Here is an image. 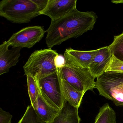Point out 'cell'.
Wrapping results in <instances>:
<instances>
[{"instance_id": "cell-1", "label": "cell", "mask_w": 123, "mask_h": 123, "mask_svg": "<svg viewBox=\"0 0 123 123\" xmlns=\"http://www.w3.org/2000/svg\"><path fill=\"white\" fill-rule=\"evenodd\" d=\"M97 18L94 12H81L76 9L60 19L51 21L46 31L47 47L51 49L69 39L77 38L92 30Z\"/></svg>"}, {"instance_id": "cell-2", "label": "cell", "mask_w": 123, "mask_h": 123, "mask_svg": "<svg viewBox=\"0 0 123 123\" xmlns=\"http://www.w3.org/2000/svg\"><path fill=\"white\" fill-rule=\"evenodd\" d=\"M40 9L33 0H3L0 16L12 23H27L40 15Z\"/></svg>"}, {"instance_id": "cell-3", "label": "cell", "mask_w": 123, "mask_h": 123, "mask_svg": "<svg viewBox=\"0 0 123 123\" xmlns=\"http://www.w3.org/2000/svg\"><path fill=\"white\" fill-rule=\"evenodd\" d=\"M59 55L51 49L34 52L23 67L25 75L30 74L37 81L57 72L55 59Z\"/></svg>"}, {"instance_id": "cell-4", "label": "cell", "mask_w": 123, "mask_h": 123, "mask_svg": "<svg viewBox=\"0 0 123 123\" xmlns=\"http://www.w3.org/2000/svg\"><path fill=\"white\" fill-rule=\"evenodd\" d=\"M95 88L100 95L111 100L117 106H123V73H104L97 78Z\"/></svg>"}, {"instance_id": "cell-5", "label": "cell", "mask_w": 123, "mask_h": 123, "mask_svg": "<svg viewBox=\"0 0 123 123\" xmlns=\"http://www.w3.org/2000/svg\"><path fill=\"white\" fill-rule=\"evenodd\" d=\"M60 71L64 80L85 93L88 90L93 91L95 88V78L88 69L74 67L65 64L60 68Z\"/></svg>"}, {"instance_id": "cell-6", "label": "cell", "mask_w": 123, "mask_h": 123, "mask_svg": "<svg viewBox=\"0 0 123 123\" xmlns=\"http://www.w3.org/2000/svg\"><path fill=\"white\" fill-rule=\"evenodd\" d=\"M37 81L41 93L47 102L60 111L65 100L62 92L57 72Z\"/></svg>"}, {"instance_id": "cell-7", "label": "cell", "mask_w": 123, "mask_h": 123, "mask_svg": "<svg viewBox=\"0 0 123 123\" xmlns=\"http://www.w3.org/2000/svg\"><path fill=\"white\" fill-rule=\"evenodd\" d=\"M46 31L42 26H29L13 34L7 42L13 48L33 47L43 37Z\"/></svg>"}, {"instance_id": "cell-8", "label": "cell", "mask_w": 123, "mask_h": 123, "mask_svg": "<svg viewBox=\"0 0 123 123\" xmlns=\"http://www.w3.org/2000/svg\"><path fill=\"white\" fill-rule=\"evenodd\" d=\"M77 0H48L40 15L47 16L51 21L60 19L77 9Z\"/></svg>"}, {"instance_id": "cell-9", "label": "cell", "mask_w": 123, "mask_h": 123, "mask_svg": "<svg viewBox=\"0 0 123 123\" xmlns=\"http://www.w3.org/2000/svg\"><path fill=\"white\" fill-rule=\"evenodd\" d=\"M98 49L92 51H78L66 49L64 56L67 64L74 67L88 69L89 65L98 53Z\"/></svg>"}, {"instance_id": "cell-10", "label": "cell", "mask_w": 123, "mask_h": 123, "mask_svg": "<svg viewBox=\"0 0 123 123\" xmlns=\"http://www.w3.org/2000/svg\"><path fill=\"white\" fill-rule=\"evenodd\" d=\"M10 46L7 41L0 46V75L8 72L11 67L16 65L20 56L21 48L10 50Z\"/></svg>"}, {"instance_id": "cell-11", "label": "cell", "mask_w": 123, "mask_h": 123, "mask_svg": "<svg viewBox=\"0 0 123 123\" xmlns=\"http://www.w3.org/2000/svg\"><path fill=\"white\" fill-rule=\"evenodd\" d=\"M112 55L108 46L98 49V53L88 67V69L95 78H98L105 72L106 67Z\"/></svg>"}, {"instance_id": "cell-12", "label": "cell", "mask_w": 123, "mask_h": 123, "mask_svg": "<svg viewBox=\"0 0 123 123\" xmlns=\"http://www.w3.org/2000/svg\"><path fill=\"white\" fill-rule=\"evenodd\" d=\"M37 116L45 123H52L59 113V110L48 103L41 92L34 104L31 105Z\"/></svg>"}, {"instance_id": "cell-13", "label": "cell", "mask_w": 123, "mask_h": 123, "mask_svg": "<svg viewBox=\"0 0 123 123\" xmlns=\"http://www.w3.org/2000/svg\"><path fill=\"white\" fill-rule=\"evenodd\" d=\"M57 72L64 98L70 105L79 108L85 93L75 88L64 80L60 74L59 68H57Z\"/></svg>"}, {"instance_id": "cell-14", "label": "cell", "mask_w": 123, "mask_h": 123, "mask_svg": "<svg viewBox=\"0 0 123 123\" xmlns=\"http://www.w3.org/2000/svg\"><path fill=\"white\" fill-rule=\"evenodd\" d=\"M78 108L73 106L65 100L64 106L52 123H80Z\"/></svg>"}, {"instance_id": "cell-15", "label": "cell", "mask_w": 123, "mask_h": 123, "mask_svg": "<svg viewBox=\"0 0 123 123\" xmlns=\"http://www.w3.org/2000/svg\"><path fill=\"white\" fill-rule=\"evenodd\" d=\"M116 112L108 103L100 108L99 112L96 117L94 123H116Z\"/></svg>"}, {"instance_id": "cell-16", "label": "cell", "mask_w": 123, "mask_h": 123, "mask_svg": "<svg viewBox=\"0 0 123 123\" xmlns=\"http://www.w3.org/2000/svg\"><path fill=\"white\" fill-rule=\"evenodd\" d=\"M108 46L112 55L123 62V33L114 36L113 42Z\"/></svg>"}, {"instance_id": "cell-17", "label": "cell", "mask_w": 123, "mask_h": 123, "mask_svg": "<svg viewBox=\"0 0 123 123\" xmlns=\"http://www.w3.org/2000/svg\"><path fill=\"white\" fill-rule=\"evenodd\" d=\"M28 83L29 95L31 101V105H33L40 92L37 81L35 78L30 74L26 75Z\"/></svg>"}, {"instance_id": "cell-18", "label": "cell", "mask_w": 123, "mask_h": 123, "mask_svg": "<svg viewBox=\"0 0 123 123\" xmlns=\"http://www.w3.org/2000/svg\"><path fill=\"white\" fill-rule=\"evenodd\" d=\"M18 123H45L37 116L31 105L27 107L23 116Z\"/></svg>"}, {"instance_id": "cell-19", "label": "cell", "mask_w": 123, "mask_h": 123, "mask_svg": "<svg viewBox=\"0 0 123 123\" xmlns=\"http://www.w3.org/2000/svg\"><path fill=\"white\" fill-rule=\"evenodd\" d=\"M109 72L123 73V62L112 55L105 70V72Z\"/></svg>"}, {"instance_id": "cell-20", "label": "cell", "mask_w": 123, "mask_h": 123, "mask_svg": "<svg viewBox=\"0 0 123 123\" xmlns=\"http://www.w3.org/2000/svg\"><path fill=\"white\" fill-rule=\"evenodd\" d=\"M12 116L0 108V123H11Z\"/></svg>"}, {"instance_id": "cell-21", "label": "cell", "mask_w": 123, "mask_h": 123, "mask_svg": "<svg viewBox=\"0 0 123 123\" xmlns=\"http://www.w3.org/2000/svg\"><path fill=\"white\" fill-rule=\"evenodd\" d=\"M66 63L64 57L61 55H59L55 59V64L57 68H61Z\"/></svg>"}, {"instance_id": "cell-22", "label": "cell", "mask_w": 123, "mask_h": 123, "mask_svg": "<svg viewBox=\"0 0 123 123\" xmlns=\"http://www.w3.org/2000/svg\"><path fill=\"white\" fill-rule=\"evenodd\" d=\"M33 1L38 6L41 12L46 7L48 3V0H33Z\"/></svg>"}]
</instances>
